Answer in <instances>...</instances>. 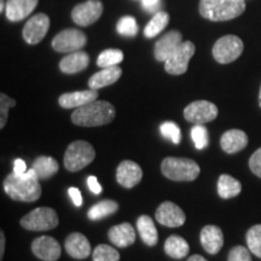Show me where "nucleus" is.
<instances>
[{"label": "nucleus", "instance_id": "18", "mask_svg": "<svg viewBox=\"0 0 261 261\" xmlns=\"http://www.w3.org/2000/svg\"><path fill=\"white\" fill-rule=\"evenodd\" d=\"M201 244L208 254L215 255L221 250L224 246V233L220 227L215 225H207L201 230Z\"/></svg>", "mask_w": 261, "mask_h": 261}, {"label": "nucleus", "instance_id": "38", "mask_svg": "<svg viewBox=\"0 0 261 261\" xmlns=\"http://www.w3.org/2000/svg\"><path fill=\"white\" fill-rule=\"evenodd\" d=\"M250 250L246 247L236 246L230 250L227 256V261H253Z\"/></svg>", "mask_w": 261, "mask_h": 261}, {"label": "nucleus", "instance_id": "8", "mask_svg": "<svg viewBox=\"0 0 261 261\" xmlns=\"http://www.w3.org/2000/svg\"><path fill=\"white\" fill-rule=\"evenodd\" d=\"M194 42L182 41L173 54L165 62V70L171 75H181L187 73L189 62L195 55Z\"/></svg>", "mask_w": 261, "mask_h": 261}, {"label": "nucleus", "instance_id": "11", "mask_svg": "<svg viewBox=\"0 0 261 261\" xmlns=\"http://www.w3.org/2000/svg\"><path fill=\"white\" fill-rule=\"evenodd\" d=\"M103 14V4L100 0H87L76 5L71 11V18L77 25L87 27L99 19Z\"/></svg>", "mask_w": 261, "mask_h": 261}, {"label": "nucleus", "instance_id": "6", "mask_svg": "<svg viewBox=\"0 0 261 261\" xmlns=\"http://www.w3.org/2000/svg\"><path fill=\"white\" fill-rule=\"evenodd\" d=\"M57 212L50 207H39L21 219V226L29 231H48L58 226Z\"/></svg>", "mask_w": 261, "mask_h": 261}, {"label": "nucleus", "instance_id": "36", "mask_svg": "<svg viewBox=\"0 0 261 261\" xmlns=\"http://www.w3.org/2000/svg\"><path fill=\"white\" fill-rule=\"evenodd\" d=\"M208 130L203 125H195L191 129V138L194 140L196 149L202 150L210 143L208 139Z\"/></svg>", "mask_w": 261, "mask_h": 261}, {"label": "nucleus", "instance_id": "17", "mask_svg": "<svg viewBox=\"0 0 261 261\" xmlns=\"http://www.w3.org/2000/svg\"><path fill=\"white\" fill-rule=\"evenodd\" d=\"M65 252L69 254V256L74 259L83 260L91 255V244L85 234L80 232H73L67 237L64 242Z\"/></svg>", "mask_w": 261, "mask_h": 261}, {"label": "nucleus", "instance_id": "32", "mask_svg": "<svg viewBox=\"0 0 261 261\" xmlns=\"http://www.w3.org/2000/svg\"><path fill=\"white\" fill-rule=\"evenodd\" d=\"M246 241L248 244V249L254 255L261 259V224L254 225L248 230Z\"/></svg>", "mask_w": 261, "mask_h": 261}, {"label": "nucleus", "instance_id": "1", "mask_svg": "<svg viewBox=\"0 0 261 261\" xmlns=\"http://www.w3.org/2000/svg\"><path fill=\"white\" fill-rule=\"evenodd\" d=\"M40 179L34 169H29L25 174L12 172L4 180V191L11 200L18 202H35L41 196Z\"/></svg>", "mask_w": 261, "mask_h": 261}, {"label": "nucleus", "instance_id": "24", "mask_svg": "<svg viewBox=\"0 0 261 261\" xmlns=\"http://www.w3.org/2000/svg\"><path fill=\"white\" fill-rule=\"evenodd\" d=\"M121 75L122 69L119 65L102 68V70H99L90 77L89 87L93 90H99L103 89V87L110 86V85L115 84L121 77Z\"/></svg>", "mask_w": 261, "mask_h": 261}, {"label": "nucleus", "instance_id": "42", "mask_svg": "<svg viewBox=\"0 0 261 261\" xmlns=\"http://www.w3.org/2000/svg\"><path fill=\"white\" fill-rule=\"evenodd\" d=\"M68 194H69L71 201H73V203L76 205V207H80V205H83V196H81V192H80L79 189L69 188V190H68Z\"/></svg>", "mask_w": 261, "mask_h": 261}, {"label": "nucleus", "instance_id": "21", "mask_svg": "<svg viewBox=\"0 0 261 261\" xmlns=\"http://www.w3.org/2000/svg\"><path fill=\"white\" fill-rule=\"evenodd\" d=\"M109 241L114 246L119 248H126L132 246L136 242V231L128 223L115 225L108 232Z\"/></svg>", "mask_w": 261, "mask_h": 261}, {"label": "nucleus", "instance_id": "2", "mask_svg": "<svg viewBox=\"0 0 261 261\" xmlns=\"http://www.w3.org/2000/svg\"><path fill=\"white\" fill-rule=\"evenodd\" d=\"M115 107L112 103L94 100L75 109L71 114V121L81 127H97L110 123L115 119Z\"/></svg>", "mask_w": 261, "mask_h": 261}, {"label": "nucleus", "instance_id": "47", "mask_svg": "<svg viewBox=\"0 0 261 261\" xmlns=\"http://www.w3.org/2000/svg\"><path fill=\"white\" fill-rule=\"evenodd\" d=\"M259 106H260V109H261V86H260V92H259Z\"/></svg>", "mask_w": 261, "mask_h": 261}, {"label": "nucleus", "instance_id": "26", "mask_svg": "<svg viewBox=\"0 0 261 261\" xmlns=\"http://www.w3.org/2000/svg\"><path fill=\"white\" fill-rule=\"evenodd\" d=\"M190 252L189 243L184 238L177 234L169 236L165 242V253L172 259H182Z\"/></svg>", "mask_w": 261, "mask_h": 261}, {"label": "nucleus", "instance_id": "12", "mask_svg": "<svg viewBox=\"0 0 261 261\" xmlns=\"http://www.w3.org/2000/svg\"><path fill=\"white\" fill-rule=\"evenodd\" d=\"M48 28H50V18L45 14H37L31 19H28L27 23L24 24L22 35L25 42L29 45L39 44L45 35L47 34Z\"/></svg>", "mask_w": 261, "mask_h": 261}, {"label": "nucleus", "instance_id": "23", "mask_svg": "<svg viewBox=\"0 0 261 261\" xmlns=\"http://www.w3.org/2000/svg\"><path fill=\"white\" fill-rule=\"evenodd\" d=\"M90 64V56L84 51L70 52L60 62V69L64 74H76L86 69Z\"/></svg>", "mask_w": 261, "mask_h": 261}, {"label": "nucleus", "instance_id": "19", "mask_svg": "<svg viewBox=\"0 0 261 261\" xmlns=\"http://www.w3.org/2000/svg\"><path fill=\"white\" fill-rule=\"evenodd\" d=\"M98 98V91L90 89L76 92L64 93L58 99V103L64 109H77V108L86 106L91 102H94Z\"/></svg>", "mask_w": 261, "mask_h": 261}, {"label": "nucleus", "instance_id": "30", "mask_svg": "<svg viewBox=\"0 0 261 261\" xmlns=\"http://www.w3.org/2000/svg\"><path fill=\"white\" fill-rule=\"evenodd\" d=\"M169 23V15L166 11H159L150 19V22L144 28V37L148 39L155 38L167 27Z\"/></svg>", "mask_w": 261, "mask_h": 261}, {"label": "nucleus", "instance_id": "34", "mask_svg": "<svg viewBox=\"0 0 261 261\" xmlns=\"http://www.w3.org/2000/svg\"><path fill=\"white\" fill-rule=\"evenodd\" d=\"M116 29L120 35L127 38H133L138 34V24H137L136 18L132 16H125V17L120 18Z\"/></svg>", "mask_w": 261, "mask_h": 261}, {"label": "nucleus", "instance_id": "25", "mask_svg": "<svg viewBox=\"0 0 261 261\" xmlns=\"http://www.w3.org/2000/svg\"><path fill=\"white\" fill-rule=\"evenodd\" d=\"M137 228L140 234V238L146 246L154 247L159 242V233L154 221L149 215H140L137 220Z\"/></svg>", "mask_w": 261, "mask_h": 261}, {"label": "nucleus", "instance_id": "44", "mask_svg": "<svg viewBox=\"0 0 261 261\" xmlns=\"http://www.w3.org/2000/svg\"><path fill=\"white\" fill-rule=\"evenodd\" d=\"M5 253V234L3 231H0V260H3Z\"/></svg>", "mask_w": 261, "mask_h": 261}, {"label": "nucleus", "instance_id": "3", "mask_svg": "<svg viewBox=\"0 0 261 261\" xmlns=\"http://www.w3.org/2000/svg\"><path fill=\"white\" fill-rule=\"evenodd\" d=\"M246 10V0H201L200 14L213 22L230 21Z\"/></svg>", "mask_w": 261, "mask_h": 261}, {"label": "nucleus", "instance_id": "15", "mask_svg": "<svg viewBox=\"0 0 261 261\" xmlns=\"http://www.w3.org/2000/svg\"><path fill=\"white\" fill-rule=\"evenodd\" d=\"M143 178V171L138 163L129 161H122L116 169V180L120 185L126 189H132L138 185Z\"/></svg>", "mask_w": 261, "mask_h": 261}, {"label": "nucleus", "instance_id": "29", "mask_svg": "<svg viewBox=\"0 0 261 261\" xmlns=\"http://www.w3.org/2000/svg\"><path fill=\"white\" fill-rule=\"evenodd\" d=\"M119 211V203L113 200H104L96 203L90 208L87 212V217L90 220H100L103 218L113 215L114 213Z\"/></svg>", "mask_w": 261, "mask_h": 261}, {"label": "nucleus", "instance_id": "28", "mask_svg": "<svg viewBox=\"0 0 261 261\" xmlns=\"http://www.w3.org/2000/svg\"><path fill=\"white\" fill-rule=\"evenodd\" d=\"M33 169L37 173L39 179H48L55 175L60 169L58 162L51 156H39L33 162Z\"/></svg>", "mask_w": 261, "mask_h": 261}, {"label": "nucleus", "instance_id": "5", "mask_svg": "<svg viewBox=\"0 0 261 261\" xmlns=\"http://www.w3.org/2000/svg\"><path fill=\"white\" fill-rule=\"evenodd\" d=\"M96 158L94 148L89 142L76 140L69 144L64 154V167L69 172H77L89 166Z\"/></svg>", "mask_w": 261, "mask_h": 261}, {"label": "nucleus", "instance_id": "31", "mask_svg": "<svg viewBox=\"0 0 261 261\" xmlns=\"http://www.w3.org/2000/svg\"><path fill=\"white\" fill-rule=\"evenodd\" d=\"M123 61V52L117 48H108L104 50L97 58V65L99 68L114 67Z\"/></svg>", "mask_w": 261, "mask_h": 261}, {"label": "nucleus", "instance_id": "20", "mask_svg": "<svg viewBox=\"0 0 261 261\" xmlns=\"http://www.w3.org/2000/svg\"><path fill=\"white\" fill-rule=\"evenodd\" d=\"M37 5L38 0H6V18L11 22L22 21L34 11Z\"/></svg>", "mask_w": 261, "mask_h": 261}, {"label": "nucleus", "instance_id": "33", "mask_svg": "<svg viewBox=\"0 0 261 261\" xmlns=\"http://www.w3.org/2000/svg\"><path fill=\"white\" fill-rule=\"evenodd\" d=\"M93 261H120V253L108 244H98L92 252Z\"/></svg>", "mask_w": 261, "mask_h": 261}, {"label": "nucleus", "instance_id": "22", "mask_svg": "<svg viewBox=\"0 0 261 261\" xmlns=\"http://www.w3.org/2000/svg\"><path fill=\"white\" fill-rule=\"evenodd\" d=\"M221 149L227 154H236L248 145V136L244 130L230 129L226 130L220 138Z\"/></svg>", "mask_w": 261, "mask_h": 261}, {"label": "nucleus", "instance_id": "27", "mask_svg": "<svg viewBox=\"0 0 261 261\" xmlns=\"http://www.w3.org/2000/svg\"><path fill=\"white\" fill-rule=\"evenodd\" d=\"M242 184L240 180L228 174H221L218 180V194L224 200L233 198L241 194Z\"/></svg>", "mask_w": 261, "mask_h": 261}, {"label": "nucleus", "instance_id": "9", "mask_svg": "<svg viewBox=\"0 0 261 261\" xmlns=\"http://www.w3.org/2000/svg\"><path fill=\"white\" fill-rule=\"evenodd\" d=\"M87 42V37L79 29H64L52 39V47L62 54L80 51Z\"/></svg>", "mask_w": 261, "mask_h": 261}, {"label": "nucleus", "instance_id": "46", "mask_svg": "<svg viewBox=\"0 0 261 261\" xmlns=\"http://www.w3.org/2000/svg\"><path fill=\"white\" fill-rule=\"evenodd\" d=\"M5 8H6V4H5L4 0H0V12L4 11Z\"/></svg>", "mask_w": 261, "mask_h": 261}, {"label": "nucleus", "instance_id": "14", "mask_svg": "<svg viewBox=\"0 0 261 261\" xmlns=\"http://www.w3.org/2000/svg\"><path fill=\"white\" fill-rule=\"evenodd\" d=\"M32 252L42 261H57L62 254V247L54 237L41 236L33 241Z\"/></svg>", "mask_w": 261, "mask_h": 261}, {"label": "nucleus", "instance_id": "39", "mask_svg": "<svg viewBox=\"0 0 261 261\" xmlns=\"http://www.w3.org/2000/svg\"><path fill=\"white\" fill-rule=\"evenodd\" d=\"M249 167L256 177L261 178V148L257 149L249 159Z\"/></svg>", "mask_w": 261, "mask_h": 261}, {"label": "nucleus", "instance_id": "45", "mask_svg": "<svg viewBox=\"0 0 261 261\" xmlns=\"http://www.w3.org/2000/svg\"><path fill=\"white\" fill-rule=\"evenodd\" d=\"M188 261H208V260H205L203 256H201V255H198V254H196V255H192V256L189 257Z\"/></svg>", "mask_w": 261, "mask_h": 261}, {"label": "nucleus", "instance_id": "41", "mask_svg": "<svg viewBox=\"0 0 261 261\" xmlns=\"http://www.w3.org/2000/svg\"><path fill=\"white\" fill-rule=\"evenodd\" d=\"M87 187H89L90 190L92 191L94 195L102 194V191H103L102 185L98 182L97 177H94V175H90V177L87 178Z\"/></svg>", "mask_w": 261, "mask_h": 261}, {"label": "nucleus", "instance_id": "43", "mask_svg": "<svg viewBox=\"0 0 261 261\" xmlns=\"http://www.w3.org/2000/svg\"><path fill=\"white\" fill-rule=\"evenodd\" d=\"M28 171L29 169L27 168V163H25V161H23V160L21 159L15 160L14 173H16V174H25Z\"/></svg>", "mask_w": 261, "mask_h": 261}, {"label": "nucleus", "instance_id": "16", "mask_svg": "<svg viewBox=\"0 0 261 261\" xmlns=\"http://www.w3.org/2000/svg\"><path fill=\"white\" fill-rule=\"evenodd\" d=\"M182 42V35L178 31H171L166 33L156 41L154 48V56L156 61L166 62L169 56L177 50V47Z\"/></svg>", "mask_w": 261, "mask_h": 261}, {"label": "nucleus", "instance_id": "13", "mask_svg": "<svg viewBox=\"0 0 261 261\" xmlns=\"http://www.w3.org/2000/svg\"><path fill=\"white\" fill-rule=\"evenodd\" d=\"M156 220L163 226L179 227L182 226L187 220V215L179 205L173 202L166 201L159 205L155 214Z\"/></svg>", "mask_w": 261, "mask_h": 261}, {"label": "nucleus", "instance_id": "35", "mask_svg": "<svg viewBox=\"0 0 261 261\" xmlns=\"http://www.w3.org/2000/svg\"><path fill=\"white\" fill-rule=\"evenodd\" d=\"M160 132L161 135L165 137V138L171 139L174 144H179L181 142V133H180V128L177 123L167 121L163 122L161 126H160Z\"/></svg>", "mask_w": 261, "mask_h": 261}, {"label": "nucleus", "instance_id": "7", "mask_svg": "<svg viewBox=\"0 0 261 261\" xmlns=\"http://www.w3.org/2000/svg\"><path fill=\"white\" fill-rule=\"evenodd\" d=\"M243 48V41L240 38L236 35H225L215 41L212 52L218 63L228 64L232 63L242 55Z\"/></svg>", "mask_w": 261, "mask_h": 261}, {"label": "nucleus", "instance_id": "10", "mask_svg": "<svg viewBox=\"0 0 261 261\" xmlns=\"http://www.w3.org/2000/svg\"><path fill=\"white\" fill-rule=\"evenodd\" d=\"M219 110L214 103L208 100H196L184 109V117L194 125H204L217 119Z\"/></svg>", "mask_w": 261, "mask_h": 261}, {"label": "nucleus", "instance_id": "4", "mask_svg": "<svg viewBox=\"0 0 261 261\" xmlns=\"http://www.w3.org/2000/svg\"><path fill=\"white\" fill-rule=\"evenodd\" d=\"M161 172L174 181H192L200 175L201 168L191 159L166 158L161 163Z\"/></svg>", "mask_w": 261, "mask_h": 261}, {"label": "nucleus", "instance_id": "37", "mask_svg": "<svg viewBox=\"0 0 261 261\" xmlns=\"http://www.w3.org/2000/svg\"><path fill=\"white\" fill-rule=\"evenodd\" d=\"M16 106V100L10 98L8 94H0V128H4L8 122L10 108Z\"/></svg>", "mask_w": 261, "mask_h": 261}, {"label": "nucleus", "instance_id": "40", "mask_svg": "<svg viewBox=\"0 0 261 261\" xmlns=\"http://www.w3.org/2000/svg\"><path fill=\"white\" fill-rule=\"evenodd\" d=\"M161 0H142V6L143 9L150 12V14H158L159 11H161Z\"/></svg>", "mask_w": 261, "mask_h": 261}]
</instances>
